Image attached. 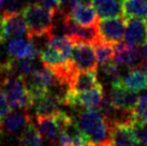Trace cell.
Masks as SVG:
<instances>
[{
    "label": "cell",
    "mask_w": 147,
    "mask_h": 146,
    "mask_svg": "<svg viewBox=\"0 0 147 146\" xmlns=\"http://www.w3.org/2000/svg\"><path fill=\"white\" fill-rule=\"evenodd\" d=\"M74 122L92 146H111L110 124L96 109L80 111Z\"/></svg>",
    "instance_id": "cell-1"
},
{
    "label": "cell",
    "mask_w": 147,
    "mask_h": 146,
    "mask_svg": "<svg viewBox=\"0 0 147 146\" xmlns=\"http://www.w3.org/2000/svg\"><path fill=\"white\" fill-rule=\"evenodd\" d=\"M22 13L27 25V36L29 39L43 36L49 39L53 36L55 13L44 8L42 4L37 3L26 5Z\"/></svg>",
    "instance_id": "cell-2"
},
{
    "label": "cell",
    "mask_w": 147,
    "mask_h": 146,
    "mask_svg": "<svg viewBox=\"0 0 147 146\" xmlns=\"http://www.w3.org/2000/svg\"><path fill=\"white\" fill-rule=\"evenodd\" d=\"M0 87L12 109L27 111L31 107L27 82L23 75L15 71L4 73L0 78Z\"/></svg>",
    "instance_id": "cell-3"
},
{
    "label": "cell",
    "mask_w": 147,
    "mask_h": 146,
    "mask_svg": "<svg viewBox=\"0 0 147 146\" xmlns=\"http://www.w3.org/2000/svg\"><path fill=\"white\" fill-rule=\"evenodd\" d=\"M104 96L105 95H104L102 84L96 86L94 88H91L89 90L80 91V93H74L68 89L63 97V105L70 106L73 109H98Z\"/></svg>",
    "instance_id": "cell-4"
},
{
    "label": "cell",
    "mask_w": 147,
    "mask_h": 146,
    "mask_svg": "<svg viewBox=\"0 0 147 146\" xmlns=\"http://www.w3.org/2000/svg\"><path fill=\"white\" fill-rule=\"evenodd\" d=\"M70 117L63 111H59L55 115H37V128L42 138L46 139L52 146L58 145L59 134Z\"/></svg>",
    "instance_id": "cell-5"
},
{
    "label": "cell",
    "mask_w": 147,
    "mask_h": 146,
    "mask_svg": "<svg viewBox=\"0 0 147 146\" xmlns=\"http://www.w3.org/2000/svg\"><path fill=\"white\" fill-rule=\"evenodd\" d=\"M111 146H140L136 118L110 125Z\"/></svg>",
    "instance_id": "cell-6"
},
{
    "label": "cell",
    "mask_w": 147,
    "mask_h": 146,
    "mask_svg": "<svg viewBox=\"0 0 147 146\" xmlns=\"http://www.w3.org/2000/svg\"><path fill=\"white\" fill-rule=\"evenodd\" d=\"M73 69L78 71H97L98 60L96 56L94 45L87 42L73 43L72 55L70 59Z\"/></svg>",
    "instance_id": "cell-7"
},
{
    "label": "cell",
    "mask_w": 147,
    "mask_h": 146,
    "mask_svg": "<svg viewBox=\"0 0 147 146\" xmlns=\"http://www.w3.org/2000/svg\"><path fill=\"white\" fill-rule=\"evenodd\" d=\"M31 117L25 110L10 112L0 118V135L7 138H20L29 124Z\"/></svg>",
    "instance_id": "cell-8"
},
{
    "label": "cell",
    "mask_w": 147,
    "mask_h": 146,
    "mask_svg": "<svg viewBox=\"0 0 147 146\" xmlns=\"http://www.w3.org/2000/svg\"><path fill=\"white\" fill-rule=\"evenodd\" d=\"M97 26H98L100 40L112 43V44H116L123 41V39L125 38L127 18L123 15L103 18L102 20L99 22Z\"/></svg>",
    "instance_id": "cell-9"
},
{
    "label": "cell",
    "mask_w": 147,
    "mask_h": 146,
    "mask_svg": "<svg viewBox=\"0 0 147 146\" xmlns=\"http://www.w3.org/2000/svg\"><path fill=\"white\" fill-rule=\"evenodd\" d=\"M67 14L80 26H97L99 16L92 1L72 0Z\"/></svg>",
    "instance_id": "cell-10"
},
{
    "label": "cell",
    "mask_w": 147,
    "mask_h": 146,
    "mask_svg": "<svg viewBox=\"0 0 147 146\" xmlns=\"http://www.w3.org/2000/svg\"><path fill=\"white\" fill-rule=\"evenodd\" d=\"M109 97L117 109L128 113L134 112L138 100H139L138 93L123 87L120 84L119 78L111 82V90Z\"/></svg>",
    "instance_id": "cell-11"
},
{
    "label": "cell",
    "mask_w": 147,
    "mask_h": 146,
    "mask_svg": "<svg viewBox=\"0 0 147 146\" xmlns=\"http://www.w3.org/2000/svg\"><path fill=\"white\" fill-rule=\"evenodd\" d=\"M115 62L118 66L138 68L143 66V55L138 46L120 41L115 44Z\"/></svg>",
    "instance_id": "cell-12"
},
{
    "label": "cell",
    "mask_w": 147,
    "mask_h": 146,
    "mask_svg": "<svg viewBox=\"0 0 147 146\" xmlns=\"http://www.w3.org/2000/svg\"><path fill=\"white\" fill-rule=\"evenodd\" d=\"M8 55L14 59L24 58H37L39 56V49L33 43L32 39L24 36H16L8 43L7 46Z\"/></svg>",
    "instance_id": "cell-13"
},
{
    "label": "cell",
    "mask_w": 147,
    "mask_h": 146,
    "mask_svg": "<svg viewBox=\"0 0 147 146\" xmlns=\"http://www.w3.org/2000/svg\"><path fill=\"white\" fill-rule=\"evenodd\" d=\"M127 43L134 46H141L147 41V24L143 18L132 17L127 18V27L125 33Z\"/></svg>",
    "instance_id": "cell-14"
},
{
    "label": "cell",
    "mask_w": 147,
    "mask_h": 146,
    "mask_svg": "<svg viewBox=\"0 0 147 146\" xmlns=\"http://www.w3.org/2000/svg\"><path fill=\"white\" fill-rule=\"evenodd\" d=\"M97 71H78L71 77L68 89L74 93L85 91L100 85Z\"/></svg>",
    "instance_id": "cell-15"
},
{
    "label": "cell",
    "mask_w": 147,
    "mask_h": 146,
    "mask_svg": "<svg viewBox=\"0 0 147 146\" xmlns=\"http://www.w3.org/2000/svg\"><path fill=\"white\" fill-rule=\"evenodd\" d=\"M119 82L123 87L132 91L139 93L147 89V71L141 69V67L130 68L123 76L119 77Z\"/></svg>",
    "instance_id": "cell-16"
},
{
    "label": "cell",
    "mask_w": 147,
    "mask_h": 146,
    "mask_svg": "<svg viewBox=\"0 0 147 146\" xmlns=\"http://www.w3.org/2000/svg\"><path fill=\"white\" fill-rule=\"evenodd\" d=\"M123 14L126 18H147V0H123Z\"/></svg>",
    "instance_id": "cell-17"
},
{
    "label": "cell",
    "mask_w": 147,
    "mask_h": 146,
    "mask_svg": "<svg viewBox=\"0 0 147 146\" xmlns=\"http://www.w3.org/2000/svg\"><path fill=\"white\" fill-rule=\"evenodd\" d=\"M99 18H110L119 15L123 12L121 0H105L103 2L94 4Z\"/></svg>",
    "instance_id": "cell-18"
},
{
    "label": "cell",
    "mask_w": 147,
    "mask_h": 146,
    "mask_svg": "<svg viewBox=\"0 0 147 146\" xmlns=\"http://www.w3.org/2000/svg\"><path fill=\"white\" fill-rule=\"evenodd\" d=\"M18 141L22 146H43V138L32 122L29 124L18 138Z\"/></svg>",
    "instance_id": "cell-19"
},
{
    "label": "cell",
    "mask_w": 147,
    "mask_h": 146,
    "mask_svg": "<svg viewBox=\"0 0 147 146\" xmlns=\"http://www.w3.org/2000/svg\"><path fill=\"white\" fill-rule=\"evenodd\" d=\"M97 60L100 65H103L107 61H111L115 56V44L99 40L94 44Z\"/></svg>",
    "instance_id": "cell-20"
},
{
    "label": "cell",
    "mask_w": 147,
    "mask_h": 146,
    "mask_svg": "<svg viewBox=\"0 0 147 146\" xmlns=\"http://www.w3.org/2000/svg\"><path fill=\"white\" fill-rule=\"evenodd\" d=\"M25 0H4L2 15L9 16L14 14H21L25 9Z\"/></svg>",
    "instance_id": "cell-21"
},
{
    "label": "cell",
    "mask_w": 147,
    "mask_h": 146,
    "mask_svg": "<svg viewBox=\"0 0 147 146\" xmlns=\"http://www.w3.org/2000/svg\"><path fill=\"white\" fill-rule=\"evenodd\" d=\"M134 116L139 122L147 124V93L139 97L134 110Z\"/></svg>",
    "instance_id": "cell-22"
},
{
    "label": "cell",
    "mask_w": 147,
    "mask_h": 146,
    "mask_svg": "<svg viewBox=\"0 0 147 146\" xmlns=\"http://www.w3.org/2000/svg\"><path fill=\"white\" fill-rule=\"evenodd\" d=\"M101 72L105 75L107 78H110L111 82L117 80L121 76L120 75V71H119L118 65L114 62V61H107L105 64L101 65Z\"/></svg>",
    "instance_id": "cell-23"
},
{
    "label": "cell",
    "mask_w": 147,
    "mask_h": 146,
    "mask_svg": "<svg viewBox=\"0 0 147 146\" xmlns=\"http://www.w3.org/2000/svg\"><path fill=\"white\" fill-rule=\"evenodd\" d=\"M11 109L12 107L10 105V103H9L5 95H4L3 90L1 89V87H0V118H2L8 113H10Z\"/></svg>",
    "instance_id": "cell-24"
},
{
    "label": "cell",
    "mask_w": 147,
    "mask_h": 146,
    "mask_svg": "<svg viewBox=\"0 0 147 146\" xmlns=\"http://www.w3.org/2000/svg\"><path fill=\"white\" fill-rule=\"evenodd\" d=\"M42 5L46 8L47 10L52 11L53 13L57 14V13L61 12V1L60 0H42Z\"/></svg>",
    "instance_id": "cell-25"
},
{
    "label": "cell",
    "mask_w": 147,
    "mask_h": 146,
    "mask_svg": "<svg viewBox=\"0 0 147 146\" xmlns=\"http://www.w3.org/2000/svg\"><path fill=\"white\" fill-rule=\"evenodd\" d=\"M136 128L139 132V138L144 146H147V124H142L136 120Z\"/></svg>",
    "instance_id": "cell-26"
},
{
    "label": "cell",
    "mask_w": 147,
    "mask_h": 146,
    "mask_svg": "<svg viewBox=\"0 0 147 146\" xmlns=\"http://www.w3.org/2000/svg\"><path fill=\"white\" fill-rule=\"evenodd\" d=\"M142 55H143V58L147 59V42H145L143 44V49H142Z\"/></svg>",
    "instance_id": "cell-27"
},
{
    "label": "cell",
    "mask_w": 147,
    "mask_h": 146,
    "mask_svg": "<svg viewBox=\"0 0 147 146\" xmlns=\"http://www.w3.org/2000/svg\"><path fill=\"white\" fill-rule=\"evenodd\" d=\"M94 4H97V3H100V2H103V1H105V0H91Z\"/></svg>",
    "instance_id": "cell-28"
},
{
    "label": "cell",
    "mask_w": 147,
    "mask_h": 146,
    "mask_svg": "<svg viewBox=\"0 0 147 146\" xmlns=\"http://www.w3.org/2000/svg\"><path fill=\"white\" fill-rule=\"evenodd\" d=\"M142 67H143L144 69H145V70L147 71V59L143 62V66H142Z\"/></svg>",
    "instance_id": "cell-29"
},
{
    "label": "cell",
    "mask_w": 147,
    "mask_h": 146,
    "mask_svg": "<svg viewBox=\"0 0 147 146\" xmlns=\"http://www.w3.org/2000/svg\"><path fill=\"white\" fill-rule=\"evenodd\" d=\"M3 75V70H2V67H1V64H0V78Z\"/></svg>",
    "instance_id": "cell-30"
},
{
    "label": "cell",
    "mask_w": 147,
    "mask_h": 146,
    "mask_svg": "<svg viewBox=\"0 0 147 146\" xmlns=\"http://www.w3.org/2000/svg\"><path fill=\"white\" fill-rule=\"evenodd\" d=\"M3 1L4 0H0V11H1V9L3 7Z\"/></svg>",
    "instance_id": "cell-31"
},
{
    "label": "cell",
    "mask_w": 147,
    "mask_h": 146,
    "mask_svg": "<svg viewBox=\"0 0 147 146\" xmlns=\"http://www.w3.org/2000/svg\"><path fill=\"white\" fill-rule=\"evenodd\" d=\"M62 3H67V2H70V1H72V0H60Z\"/></svg>",
    "instance_id": "cell-32"
},
{
    "label": "cell",
    "mask_w": 147,
    "mask_h": 146,
    "mask_svg": "<svg viewBox=\"0 0 147 146\" xmlns=\"http://www.w3.org/2000/svg\"><path fill=\"white\" fill-rule=\"evenodd\" d=\"M33 1H37L38 2V1H42V0H33Z\"/></svg>",
    "instance_id": "cell-33"
},
{
    "label": "cell",
    "mask_w": 147,
    "mask_h": 146,
    "mask_svg": "<svg viewBox=\"0 0 147 146\" xmlns=\"http://www.w3.org/2000/svg\"><path fill=\"white\" fill-rule=\"evenodd\" d=\"M1 43H2V42H0V45H1ZM0 53H1V49H0Z\"/></svg>",
    "instance_id": "cell-34"
},
{
    "label": "cell",
    "mask_w": 147,
    "mask_h": 146,
    "mask_svg": "<svg viewBox=\"0 0 147 146\" xmlns=\"http://www.w3.org/2000/svg\"><path fill=\"white\" fill-rule=\"evenodd\" d=\"M0 42H2V41H1V40H0Z\"/></svg>",
    "instance_id": "cell-35"
},
{
    "label": "cell",
    "mask_w": 147,
    "mask_h": 146,
    "mask_svg": "<svg viewBox=\"0 0 147 146\" xmlns=\"http://www.w3.org/2000/svg\"><path fill=\"white\" fill-rule=\"evenodd\" d=\"M146 42H147V41H146Z\"/></svg>",
    "instance_id": "cell-36"
}]
</instances>
